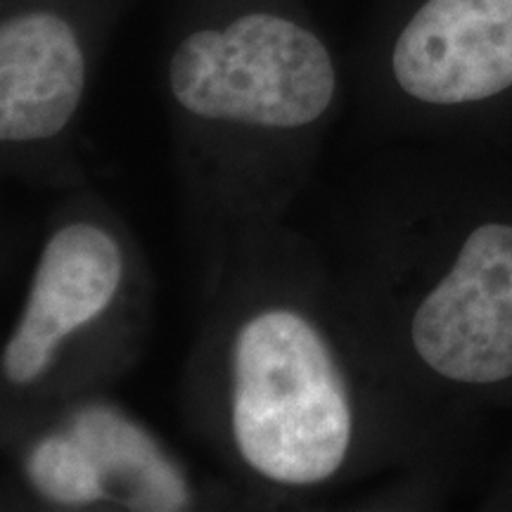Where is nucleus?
Here are the masks:
<instances>
[{
    "label": "nucleus",
    "instance_id": "f257e3e1",
    "mask_svg": "<svg viewBox=\"0 0 512 512\" xmlns=\"http://www.w3.org/2000/svg\"><path fill=\"white\" fill-rule=\"evenodd\" d=\"M181 415L259 505L373 484L413 446V382L377 342L320 242L278 223L202 275Z\"/></svg>",
    "mask_w": 512,
    "mask_h": 512
},
{
    "label": "nucleus",
    "instance_id": "f03ea898",
    "mask_svg": "<svg viewBox=\"0 0 512 512\" xmlns=\"http://www.w3.org/2000/svg\"><path fill=\"white\" fill-rule=\"evenodd\" d=\"M337 91L330 48L285 12L249 8L178 38L166 62L171 152L202 275L287 221L328 140Z\"/></svg>",
    "mask_w": 512,
    "mask_h": 512
},
{
    "label": "nucleus",
    "instance_id": "7ed1b4c3",
    "mask_svg": "<svg viewBox=\"0 0 512 512\" xmlns=\"http://www.w3.org/2000/svg\"><path fill=\"white\" fill-rule=\"evenodd\" d=\"M152 318L155 273L131 223L91 185L60 192L0 347V420L112 389L143 358Z\"/></svg>",
    "mask_w": 512,
    "mask_h": 512
},
{
    "label": "nucleus",
    "instance_id": "20e7f679",
    "mask_svg": "<svg viewBox=\"0 0 512 512\" xmlns=\"http://www.w3.org/2000/svg\"><path fill=\"white\" fill-rule=\"evenodd\" d=\"M377 342L408 380L494 389L512 382V221L484 216L434 268L323 247Z\"/></svg>",
    "mask_w": 512,
    "mask_h": 512
},
{
    "label": "nucleus",
    "instance_id": "39448f33",
    "mask_svg": "<svg viewBox=\"0 0 512 512\" xmlns=\"http://www.w3.org/2000/svg\"><path fill=\"white\" fill-rule=\"evenodd\" d=\"M3 510L190 512L252 508L233 484L197 475L169 441L95 389L0 420Z\"/></svg>",
    "mask_w": 512,
    "mask_h": 512
},
{
    "label": "nucleus",
    "instance_id": "423d86ee",
    "mask_svg": "<svg viewBox=\"0 0 512 512\" xmlns=\"http://www.w3.org/2000/svg\"><path fill=\"white\" fill-rule=\"evenodd\" d=\"M86 91V38L67 12L50 3H27L3 17V178L57 195L91 185L79 133Z\"/></svg>",
    "mask_w": 512,
    "mask_h": 512
},
{
    "label": "nucleus",
    "instance_id": "0eeeda50",
    "mask_svg": "<svg viewBox=\"0 0 512 512\" xmlns=\"http://www.w3.org/2000/svg\"><path fill=\"white\" fill-rule=\"evenodd\" d=\"M389 81L422 107L479 105L512 88V0H425L389 48Z\"/></svg>",
    "mask_w": 512,
    "mask_h": 512
}]
</instances>
